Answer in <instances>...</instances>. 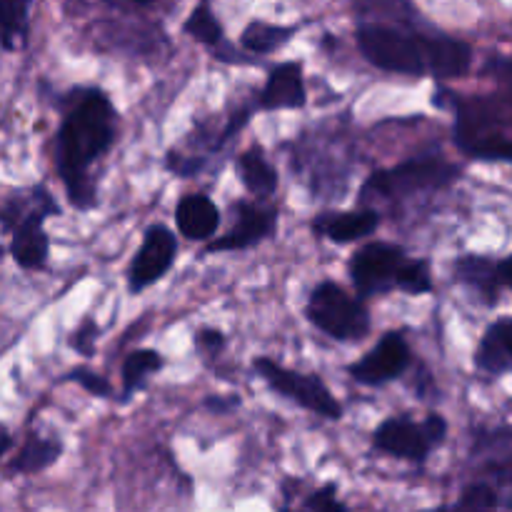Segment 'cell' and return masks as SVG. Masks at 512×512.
<instances>
[{
  "label": "cell",
  "instance_id": "3957f363",
  "mask_svg": "<svg viewBox=\"0 0 512 512\" xmlns=\"http://www.w3.org/2000/svg\"><path fill=\"white\" fill-rule=\"evenodd\" d=\"M460 175V168L440 158L408 160L393 170H380L363 185V198H408L423 190L443 188Z\"/></svg>",
  "mask_w": 512,
  "mask_h": 512
},
{
  "label": "cell",
  "instance_id": "cb8c5ba5",
  "mask_svg": "<svg viewBox=\"0 0 512 512\" xmlns=\"http://www.w3.org/2000/svg\"><path fill=\"white\" fill-rule=\"evenodd\" d=\"M68 378L75 380V383H78L83 390H88L90 395H98V398H110V383L105 378H100L98 373H93V370L75 368V370H70Z\"/></svg>",
  "mask_w": 512,
  "mask_h": 512
},
{
  "label": "cell",
  "instance_id": "6da1fadb",
  "mask_svg": "<svg viewBox=\"0 0 512 512\" xmlns=\"http://www.w3.org/2000/svg\"><path fill=\"white\" fill-rule=\"evenodd\" d=\"M113 103L100 90H88L68 110L58 133L55 165L68 188V198L75 208L88 210L95 205L93 180L88 168L110 148L115 138Z\"/></svg>",
  "mask_w": 512,
  "mask_h": 512
},
{
  "label": "cell",
  "instance_id": "1f68e13d",
  "mask_svg": "<svg viewBox=\"0 0 512 512\" xmlns=\"http://www.w3.org/2000/svg\"><path fill=\"white\" fill-rule=\"evenodd\" d=\"M135 3H153V0H135Z\"/></svg>",
  "mask_w": 512,
  "mask_h": 512
},
{
  "label": "cell",
  "instance_id": "4fadbf2b",
  "mask_svg": "<svg viewBox=\"0 0 512 512\" xmlns=\"http://www.w3.org/2000/svg\"><path fill=\"white\" fill-rule=\"evenodd\" d=\"M380 218L375 210H355V213L343 215H320L313 223L315 233L325 235L333 243H353V240L365 238L378 228Z\"/></svg>",
  "mask_w": 512,
  "mask_h": 512
},
{
  "label": "cell",
  "instance_id": "30bf717a",
  "mask_svg": "<svg viewBox=\"0 0 512 512\" xmlns=\"http://www.w3.org/2000/svg\"><path fill=\"white\" fill-rule=\"evenodd\" d=\"M275 223H278V213L273 208H260V205L245 203L240 200L235 205V225L225 238L215 240L208 248V253H218V250H245L253 248L255 243L268 238L273 233Z\"/></svg>",
  "mask_w": 512,
  "mask_h": 512
},
{
  "label": "cell",
  "instance_id": "d4e9b609",
  "mask_svg": "<svg viewBox=\"0 0 512 512\" xmlns=\"http://www.w3.org/2000/svg\"><path fill=\"white\" fill-rule=\"evenodd\" d=\"M460 505H463V508H495V505H498V498H495V493L488 485H470V488L465 490Z\"/></svg>",
  "mask_w": 512,
  "mask_h": 512
},
{
  "label": "cell",
  "instance_id": "7c38bea8",
  "mask_svg": "<svg viewBox=\"0 0 512 512\" xmlns=\"http://www.w3.org/2000/svg\"><path fill=\"white\" fill-rule=\"evenodd\" d=\"M175 223L188 240H205L218 230L220 210L205 195H185L175 208Z\"/></svg>",
  "mask_w": 512,
  "mask_h": 512
},
{
  "label": "cell",
  "instance_id": "2e32d148",
  "mask_svg": "<svg viewBox=\"0 0 512 512\" xmlns=\"http://www.w3.org/2000/svg\"><path fill=\"white\" fill-rule=\"evenodd\" d=\"M455 278L460 283L470 285L478 293H483L488 298V303H493L498 298L500 288V268L495 263H490L488 258H475V255H468V258H460L455 263Z\"/></svg>",
  "mask_w": 512,
  "mask_h": 512
},
{
  "label": "cell",
  "instance_id": "ac0fdd59",
  "mask_svg": "<svg viewBox=\"0 0 512 512\" xmlns=\"http://www.w3.org/2000/svg\"><path fill=\"white\" fill-rule=\"evenodd\" d=\"M33 0H0V48L15 50L28 35Z\"/></svg>",
  "mask_w": 512,
  "mask_h": 512
},
{
  "label": "cell",
  "instance_id": "f546056e",
  "mask_svg": "<svg viewBox=\"0 0 512 512\" xmlns=\"http://www.w3.org/2000/svg\"><path fill=\"white\" fill-rule=\"evenodd\" d=\"M500 278H503V283H508L512 288V258H508L503 265H500Z\"/></svg>",
  "mask_w": 512,
  "mask_h": 512
},
{
  "label": "cell",
  "instance_id": "603a6c76",
  "mask_svg": "<svg viewBox=\"0 0 512 512\" xmlns=\"http://www.w3.org/2000/svg\"><path fill=\"white\" fill-rule=\"evenodd\" d=\"M98 333L100 330L93 320H83V323L73 330V335H70V348H73L75 353L90 358V355L95 353V340H98Z\"/></svg>",
  "mask_w": 512,
  "mask_h": 512
},
{
  "label": "cell",
  "instance_id": "f1b7e54d",
  "mask_svg": "<svg viewBox=\"0 0 512 512\" xmlns=\"http://www.w3.org/2000/svg\"><path fill=\"white\" fill-rule=\"evenodd\" d=\"M10 443H13V438H10L8 428H5V425H3V423H0V460H3V455H5V453H8Z\"/></svg>",
  "mask_w": 512,
  "mask_h": 512
},
{
  "label": "cell",
  "instance_id": "5b68a950",
  "mask_svg": "<svg viewBox=\"0 0 512 512\" xmlns=\"http://www.w3.org/2000/svg\"><path fill=\"white\" fill-rule=\"evenodd\" d=\"M253 368L258 370L260 378H263L275 393H280L283 398L295 400V403L303 405L310 413H318L330 420H338L340 415H343L340 403L330 395L328 385H325L318 375L293 373V370H285L283 365L273 363V360L268 358H258L253 363Z\"/></svg>",
  "mask_w": 512,
  "mask_h": 512
},
{
  "label": "cell",
  "instance_id": "836d02e7",
  "mask_svg": "<svg viewBox=\"0 0 512 512\" xmlns=\"http://www.w3.org/2000/svg\"><path fill=\"white\" fill-rule=\"evenodd\" d=\"M0 258H3V248H0Z\"/></svg>",
  "mask_w": 512,
  "mask_h": 512
},
{
  "label": "cell",
  "instance_id": "44dd1931",
  "mask_svg": "<svg viewBox=\"0 0 512 512\" xmlns=\"http://www.w3.org/2000/svg\"><path fill=\"white\" fill-rule=\"evenodd\" d=\"M185 33L193 35L198 43L210 45V48H218V45L223 43V25H220L218 18L213 15L210 0H200V3L195 5L190 18L185 20Z\"/></svg>",
  "mask_w": 512,
  "mask_h": 512
},
{
  "label": "cell",
  "instance_id": "83f0119b",
  "mask_svg": "<svg viewBox=\"0 0 512 512\" xmlns=\"http://www.w3.org/2000/svg\"><path fill=\"white\" fill-rule=\"evenodd\" d=\"M195 343H198V348L203 350V353L213 355L223 348V333L213 328H203L198 335H195Z\"/></svg>",
  "mask_w": 512,
  "mask_h": 512
},
{
  "label": "cell",
  "instance_id": "277c9868",
  "mask_svg": "<svg viewBox=\"0 0 512 512\" xmlns=\"http://www.w3.org/2000/svg\"><path fill=\"white\" fill-rule=\"evenodd\" d=\"M308 318L315 328L335 340H358L368 333V313L340 285L320 283L308 303Z\"/></svg>",
  "mask_w": 512,
  "mask_h": 512
},
{
  "label": "cell",
  "instance_id": "52a82bcc",
  "mask_svg": "<svg viewBox=\"0 0 512 512\" xmlns=\"http://www.w3.org/2000/svg\"><path fill=\"white\" fill-rule=\"evenodd\" d=\"M405 260L408 258H405V250L400 245H365L350 260V278H353L360 295L385 293L388 288L398 285V273Z\"/></svg>",
  "mask_w": 512,
  "mask_h": 512
},
{
  "label": "cell",
  "instance_id": "9c48e42d",
  "mask_svg": "<svg viewBox=\"0 0 512 512\" xmlns=\"http://www.w3.org/2000/svg\"><path fill=\"white\" fill-rule=\"evenodd\" d=\"M408 363V343H405L403 333L393 330V333L385 335L363 360L350 365V375H353V380H358V383L363 385H383L388 383V380H395L398 375H403Z\"/></svg>",
  "mask_w": 512,
  "mask_h": 512
},
{
  "label": "cell",
  "instance_id": "d6986e66",
  "mask_svg": "<svg viewBox=\"0 0 512 512\" xmlns=\"http://www.w3.org/2000/svg\"><path fill=\"white\" fill-rule=\"evenodd\" d=\"M293 33H295L293 28H280V25H268L255 20V23H250L248 28H245L240 43H243V48L250 50V53L265 55V53H273V50H278L280 45L288 43V40L293 38Z\"/></svg>",
  "mask_w": 512,
  "mask_h": 512
},
{
  "label": "cell",
  "instance_id": "8992f818",
  "mask_svg": "<svg viewBox=\"0 0 512 512\" xmlns=\"http://www.w3.org/2000/svg\"><path fill=\"white\" fill-rule=\"evenodd\" d=\"M445 433H448V425L440 415H428L423 423H415L410 418H393L385 420L375 430V448L413 460V463H423L430 450L443 443Z\"/></svg>",
  "mask_w": 512,
  "mask_h": 512
},
{
  "label": "cell",
  "instance_id": "8fae6325",
  "mask_svg": "<svg viewBox=\"0 0 512 512\" xmlns=\"http://www.w3.org/2000/svg\"><path fill=\"white\" fill-rule=\"evenodd\" d=\"M305 105V83L303 65L283 63L270 73L263 93H260V108L263 110H295Z\"/></svg>",
  "mask_w": 512,
  "mask_h": 512
},
{
  "label": "cell",
  "instance_id": "7a4b0ae2",
  "mask_svg": "<svg viewBox=\"0 0 512 512\" xmlns=\"http://www.w3.org/2000/svg\"><path fill=\"white\" fill-rule=\"evenodd\" d=\"M358 45L375 68L405 75L430 73L435 78H458L473 60V50L463 40L410 35L378 23L360 25Z\"/></svg>",
  "mask_w": 512,
  "mask_h": 512
},
{
  "label": "cell",
  "instance_id": "4316f807",
  "mask_svg": "<svg viewBox=\"0 0 512 512\" xmlns=\"http://www.w3.org/2000/svg\"><path fill=\"white\" fill-rule=\"evenodd\" d=\"M168 168L173 170L175 175H193V173H198V170H200V160L198 158H185V155L178 153V150H170Z\"/></svg>",
  "mask_w": 512,
  "mask_h": 512
},
{
  "label": "cell",
  "instance_id": "e0dca14e",
  "mask_svg": "<svg viewBox=\"0 0 512 512\" xmlns=\"http://www.w3.org/2000/svg\"><path fill=\"white\" fill-rule=\"evenodd\" d=\"M238 170L245 188H248L250 193L260 195V198H268V195L278 188V173H275L273 165L265 160L263 150L260 148L245 150L238 158Z\"/></svg>",
  "mask_w": 512,
  "mask_h": 512
},
{
  "label": "cell",
  "instance_id": "5bb4252c",
  "mask_svg": "<svg viewBox=\"0 0 512 512\" xmlns=\"http://www.w3.org/2000/svg\"><path fill=\"white\" fill-rule=\"evenodd\" d=\"M60 453H63V445L53 438H40V435H30L25 440L23 448L18 450V455L13 458V463L8 465V470L13 475H35L48 470L50 465L58 463Z\"/></svg>",
  "mask_w": 512,
  "mask_h": 512
},
{
  "label": "cell",
  "instance_id": "9a60e30c",
  "mask_svg": "<svg viewBox=\"0 0 512 512\" xmlns=\"http://www.w3.org/2000/svg\"><path fill=\"white\" fill-rule=\"evenodd\" d=\"M510 345H512V318H503L498 320V323L490 325L478 353L480 368L488 370V373H503V370L512 363Z\"/></svg>",
  "mask_w": 512,
  "mask_h": 512
},
{
  "label": "cell",
  "instance_id": "484cf974",
  "mask_svg": "<svg viewBox=\"0 0 512 512\" xmlns=\"http://www.w3.org/2000/svg\"><path fill=\"white\" fill-rule=\"evenodd\" d=\"M305 508L308 510H345V505L335 498L333 485H328V488L313 493V498L305 500Z\"/></svg>",
  "mask_w": 512,
  "mask_h": 512
},
{
  "label": "cell",
  "instance_id": "e575fe53",
  "mask_svg": "<svg viewBox=\"0 0 512 512\" xmlns=\"http://www.w3.org/2000/svg\"><path fill=\"white\" fill-rule=\"evenodd\" d=\"M510 360H512V345H510Z\"/></svg>",
  "mask_w": 512,
  "mask_h": 512
},
{
  "label": "cell",
  "instance_id": "d6a6232c",
  "mask_svg": "<svg viewBox=\"0 0 512 512\" xmlns=\"http://www.w3.org/2000/svg\"><path fill=\"white\" fill-rule=\"evenodd\" d=\"M510 110H512V98H510ZM510 120H512V113H510Z\"/></svg>",
  "mask_w": 512,
  "mask_h": 512
},
{
  "label": "cell",
  "instance_id": "ffe728a7",
  "mask_svg": "<svg viewBox=\"0 0 512 512\" xmlns=\"http://www.w3.org/2000/svg\"><path fill=\"white\" fill-rule=\"evenodd\" d=\"M163 368V358L155 350H135L125 358L123 363V390L125 398L133 395L135 390L143 388L145 378Z\"/></svg>",
  "mask_w": 512,
  "mask_h": 512
},
{
  "label": "cell",
  "instance_id": "4dcf8cb0",
  "mask_svg": "<svg viewBox=\"0 0 512 512\" xmlns=\"http://www.w3.org/2000/svg\"><path fill=\"white\" fill-rule=\"evenodd\" d=\"M208 405L215 410H223V408H233L235 400H230V403H223V400H208Z\"/></svg>",
  "mask_w": 512,
  "mask_h": 512
},
{
  "label": "cell",
  "instance_id": "ba28073f",
  "mask_svg": "<svg viewBox=\"0 0 512 512\" xmlns=\"http://www.w3.org/2000/svg\"><path fill=\"white\" fill-rule=\"evenodd\" d=\"M175 253H178V240L165 225L148 228L143 245L130 265V293H140L148 285L158 283L175 263Z\"/></svg>",
  "mask_w": 512,
  "mask_h": 512
},
{
  "label": "cell",
  "instance_id": "7402d4cb",
  "mask_svg": "<svg viewBox=\"0 0 512 512\" xmlns=\"http://www.w3.org/2000/svg\"><path fill=\"white\" fill-rule=\"evenodd\" d=\"M398 288L408 295H425L433 288L430 280V268L425 260H405L398 273Z\"/></svg>",
  "mask_w": 512,
  "mask_h": 512
}]
</instances>
